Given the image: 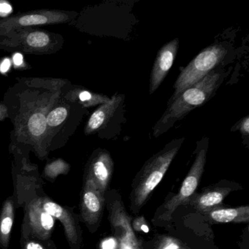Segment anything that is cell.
Instances as JSON below:
<instances>
[{
  "mask_svg": "<svg viewBox=\"0 0 249 249\" xmlns=\"http://www.w3.org/2000/svg\"><path fill=\"white\" fill-rule=\"evenodd\" d=\"M225 75L223 71H212L197 84L185 90L169 104L166 111L154 127L157 138L167 132L177 121L183 119L192 110L202 106L215 94Z\"/></svg>",
  "mask_w": 249,
  "mask_h": 249,
  "instance_id": "cell-1",
  "label": "cell"
},
{
  "mask_svg": "<svg viewBox=\"0 0 249 249\" xmlns=\"http://www.w3.org/2000/svg\"><path fill=\"white\" fill-rule=\"evenodd\" d=\"M183 138L173 140L160 152L145 162L138 173L130 195L131 210L138 213L149 198L153 191L161 181L172 161L178 152Z\"/></svg>",
  "mask_w": 249,
  "mask_h": 249,
  "instance_id": "cell-2",
  "label": "cell"
},
{
  "mask_svg": "<svg viewBox=\"0 0 249 249\" xmlns=\"http://www.w3.org/2000/svg\"><path fill=\"white\" fill-rule=\"evenodd\" d=\"M227 53V49L221 45H213L202 50L179 74L169 104L213 71L224 60Z\"/></svg>",
  "mask_w": 249,
  "mask_h": 249,
  "instance_id": "cell-3",
  "label": "cell"
},
{
  "mask_svg": "<svg viewBox=\"0 0 249 249\" xmlns=\"http://www.w3.org/2000/svg\"><path fill=\"white\" fill-rule=\"evenodd\" d=\"M199 146L200 149L198 151L195 161L187 176L185 178L178 192L164 204L162 213L159 217V219L170 221L175 211L180 205H187L189 199L195 193L203 174L206 162L207 151L208 148V138L202 140L201 145L199 144Z\"/></svg>",
  "mask_w": 249,
  "mask_h": 249,
  "instance_id": "cell-4",
  "label": "cell"
},
{
  "mask_svg": "<svg viewBox=\"0 0 249 249\" xmlns=\"http://www.w3.org/2000/svg\"><path fill=\"white\" fill-rule=\"evenodd\" d=\"M56 219L43 209L40 197L32 199L25 208L21 227V237L50 240L54 230Z\"/></svg>",
  "mask_w": 249,
  "mask_h": 249,
  "instance_id": "cell-5",
  "label": "cell"
},
{
  "mask_svg": "<svg viewBox=\"0 0 249 249\" xmlns=\"http://www.w3.org/2000/svg\"><path fill=\"white\" fill-rule=\"evenodd\" d=\"M105 196L94 182L86 177L81 195L79 218L91 232L96 231L101 222L106 204Z\"/></svg>",
  "mask_w": 249,
  "mask_h": 249,
  "instance_id": "cell-6",
  "label": "cell"
},
{
  "mask_svg": "<svg viewBox=\"0 0 249 249\" xmlns=\"http://www.w3.org/2000/svg\"><path fill=\"white\" fill-rule=\"evenodd\" d=\"M40 199L43 209L62 223L71 249H81L83 239L80 218L73 208L59 205L47 196H41Z\"/></svg>",
  "mask_w": 249,
  "mask_h": 249,
  "instance_id": "cell-7",
  "label": "cell"
},
{
  "mask_svg": "<svg viewBox=\"0 0 249 249\" xmlns=\"http://www.w3.org/2000/svg\"><path fill=\"white\" fill-rule=\"evenodd\" d=\"M179 40L178 38L171 40L162 46L158 52L150 80V94H154L158 89L161 83L167 76L169 71L173 67L178 49Z\"/></svg>",
  "mask_w": 249,
  "mask_h": 249,
  "instance_id": "cell-8",
  "label": "cell"
},
{
  "mask_svg": "<svg viewBox=\"0 0 249 249\" xmlns=\"http://www.w3.org/2000/svg\"><path fill=\"white\" fill-rule=\"evenodd\" d=\"M232 189L231 186L218 184L205 188L199 193L195 192L189 199L187 205H191L200 213H205L221 207L223 201Z\"/></svg>",
  "mask_w": 249,
  "mask_h": 249,
  "instance_id": "cell-9",
  "label": "cell"
},
{
  "mask_svg": "<svg viewBox=\"0 0 249 249\" xmlns=\"http://www.w3.org/2000/svg\"><path fill=\"white\" fill-rule=\"evenodd\" d=\"M113 170L114 164L110 154L107 151H101L93 160L87 177L94 182L103 195H106L111 180Z\"/></svg>",
  "mask_w": 249,
  "mask_h": 249,
  "instance_id": "cell-10",
  "label": "cell"
},
{
  "mask_svg": "<svg viewBox=\"0 0 249 249\" xmlns=\"http://www.w3.org/2000/svg\"><path fill=\"white\" fill-rule=\"evenodd\" d=\"M212 223H247L249 221V207L222 208L218 207L203 214Z\"/></svg>",
  "mask_w": 249,
  "mask_h": 249,
  "instance_id": "cell-11",
  "label": "cell"
},
{
  "mask_svg": "<svg viewBox=\"0 0 249 249\" xmlns=\"http://www.w3.org/2000/svg\"><path fill=\"white\" fill-rule=\"evenodd\" d=\"M123 96L115 94L107 103L102 105L97 110L93 113L87 124L86 133L90 134L95 132L97 129L108 122L109 119L114 114L116 109L122 101Z\"/></svg>",
  "mask_w": 249,
  "mask_h": 249,
  "instance_id": "cell-12",
  "label": "cell"
},
{
  "mask_svg": "<svg viewBox=\"0 0 249 249\" xmlns=\"http://www.w3.org/2000/svg\"><path fill=\"white\" fill-rule=\"evenodd\" d=\"M15 218L14 197L7 198L0 213V248L8 249Z\"/></svg>",
  "mask_w": 249,
  "mask_h": 249,
  "instance_id": "cell-13",
  "label": "cell"
},
{
  "mask_svg": "<svg viewBox=\"0 0 249 249\" xmlns=\"http://www.w3.org/2000/svg\"><path fill=\"white\" fill-rule=\"evenodd\" d=\"M54 17L53 16L49 17L48 14H28L20 17L17 21L14 22V25L17 26H31L45 24L53 21Z\"/></svg>",
  "mask_w": 249,
  "mask_h": 249,
  "instance_id": "cell-14",
  "label": "cell"
},
{
  "mask_svg": "<svg viewBox=\"0 0 249 249\" xmlns=\"http://www.w3.org/2000/svg\"><path fill=\"white\" fill-rule=\"evenodd\" d=\"M70 166L63 160H58L46 165L44 176L46 179L53 182L59 175L67 174L69 171Z\"/></svg>",
  "mask_w": 249,
  "mask_h": 249,
  "instance_id": "cell-15",
  "label": "cell"
},
{
  "mask_svg": "<svg viewBox=\"0 0 249 249\" xmlns=\"http://www.w3.org/2000/svg\"><path fill=\"white\" fill-rule=\"evenodd\" d=\"M28 126L32 135L40 136L44 133L47 126L46 116L42 113H35L29 120Z\"/></svg>",
  "mask_w": 249,
  "mask_h": 249,
  "instance_id": "cell-16",
  "label": "cell"
},
{
  "mask_svg": "<svg viewBox=\"0 0 249 249\" xmlns=\"http://www.w3.org/2000/svg\"><path fill=\"white\" fill-rule=\"evenodd\" d=\"M20 242L22 249H57L56 245L51 239L48 240H40L21 237Z\"/></svg>",
  "mask_w": 249,
  "mask_h": 249,
  "instance_id": "cell-17",
  "label": "cell"
},
{
  "mask_svg": "<svg viewBox=\"0 0 249 249\" xmlns=\"http://www.w3.org/2000/svg\"><path fill=\"white\" fill-rule=\"evenodd\" d=\"M50 39L46 33L41 32H35L30 33L27 38L29 46L34 48H43L49 44Z\"/></svg>",
  "mask_w": 249,
  "mask_h": 249,
  "instance_id": "cell-18",
  "label": "cell"
},
{
  "mask_svg": "<svg viewBox=\"0 0 249 249\" xmlns=\"http://www.w3.org/2000/svg\"><path fill=\"white\" fill-rule=\"evenodd\" d=\"M68 116V110L63 107H58L51 112L48 116L47 124L51 126H56L61 124Z\"/></svg>",
  "mask_w": 249,
  "mask_h": 249,
  "instance_id": "cell-19",
  "label": "cell"
},
{
  "mask_svg": "<svg viewBox=\"0 0 249 249\" xmlns=\"http://www.w3.org/2000/svg\"><path fill=\"white\" fill-rule=\"evenodd\" d=\"M156 249H189V248L174 237H164L159 242Z\"/></svg>",
  "mask_w": 249,
  "mask_h": 249,
  "instance_id": "cell-20",
  "label": "cell"
},
{
  "mask_svg": "<svg viewBox=\"0 0 249 249\" xmlns=\"http://www.w3.org/2000/svg\"><path fill=\"white\" fill-rule=\"evenodd\" d=\"M134 229L138 231H143V232L148 233L149 231V228L145 222V218L143 217H139L135 218L132 224Z\"/></svg>",
  "mask_w": 249,
  "mask_h": 249,
  "instance_id": "cell-21",
  "label": "cell"
},
{
  "mask_svg": "<svg viewBox=\"0 0 249 249\" xmlns=\"http://www.w3.org/2000/svg\"><path fill=\"white\" fill-rule=\"evenodd\" d=\"M12 7L5 2H0V16L5 17L12 12Z\"/></svg>",
  "mask_w": 249,
  "mask_h": 249,
  "instance_id": "cell-22",
  "label": "cell"
},
{
  "mask_svg": "<svg viewBox=\"0 0 249 249\" xmlns=\"http://www.w3.org/2000/svg\"><path fill=\"white\" fill-rule=\"evenodd\" d=\"M240 130L243 135H248L249 134V117L246 116L242 120L240 125Z\"/></svg>",
  "mask_w": 249,
  "mask_h": 249,
  "instance_id": "cell-23",
  "label": "cell"
},
{
  "mask_svg": "<svg viewBox=\"0 0 249 249\" xmlns=\"http://www.w3.org/2000/svg\"><path fill=\"white\" fill-rule=\"evenodd\" d=\"M102 249H114L116 248V240L113 239H109V240H106L103 243L102 246Z\"/></svg>",
  "mask_w": 249,
  "mask_h": 249,
  "instance_id": "cell-24",
  "label": "cell"
},
{
  "mask_svg": "<svg viewBox=\"0 0 249 249\" xmlns=\"http://www.w3.org/2000/svg\"><path fill=\"white\" fill-rule=\"evenodd\" d=\"M11 62L9 59H4L3 62H2L0 65V72L2 73L8 72V70L11 68Z\"/></svg>",
  "mask_w": 249,
  "mask_h": 249,
  "instance_id": "cell-25",
  "label": "cell"
},
{
  "mask_svg": "<svg viewBox=\"0 0 249 249\" xmlns=\"http://www.w3.org/2000/svg\"><path fill=\"white\" fill-rule=\"evenodd\" d=\"M14 65L16 66H20L23 63V56L21 53H17L14 56Z\"/></svg>",
  "mask_w": 249,
  "mask_h": 249,
  "instance_id": "cell-26",
  "label": "cell"
}]
</instances>
